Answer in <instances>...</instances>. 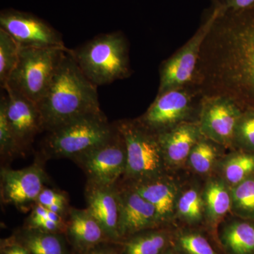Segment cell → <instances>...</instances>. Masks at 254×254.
I'll use <instances>...</instances> for the list:
<instances>
[{
	"instance_id": "9a60e30c",
	"label": "cell",
	"mask_w": 254,
	"mask_h": 254,
	"mask_svg": "<svg viewBox=\"0 0 254 254\" xmlns=\"http://www.w3.org/2000/svg\"><path fill=\"white\" fill-rule=\"evenodd\" d=\"M84 193L86 208L99 222L107 237L112 242H120L118 184L107 185L87 181Z\"/></svg>"
},
{
	"instance_id": "52a82bcc",
	"label": "cell",
	"mask_w": 254,
	"mask_h": 254,
	"mask_svg": "<svg viewBox=\"0 0 254 254\" xmlns=\"http://www.w3.org/2000/svg\"><path fill=\"white\" fill-rule=\"evenodd\" d=\"M72 160L86 174L87 181L116 185L125 175L127 168L126 147L123 136L118 129L109 141Z\"/></svg>"
},
{
	"instance_id": "4dcf8cb0",
	"label": "cell",
	"mask_w": 254,
	"mask_h": 254,
	"mask_svg": "<svg viewBox=\"0 0 254 254\" xmlns=\"http://www.w3.org/2000/svg\"><path fill=\"white\" fill-rule=\"evenodd\" d=\"M212 5L221 11H242L254 8V0H212Z\"/></svg>"
},
{
	"instance_id": "603a6c76",
	"label": "cell",
	"mask_w": 254,
	"mask_h": 254,
	"mask_svg": "<svg viewBox=\"0 0 254 254\" xmlns=\"http://www.w3.org/2000/svg\"><path fill=\"white\" fill-rule=\"evenodd\" d=\"M254 173V155L237 153L230 155L222 164L225 181L232 186L249 178Z\"/></svg>"
},
{
	"instance_id": "f1b7e54d",
	"label": "cell",
	"mask_w": 254,
	"mask_h": 254,
	"mask_svg": "<svg viewBox=\"0 0 254 254\" xmlns=\"http://www.w3.org/2000/svg\"><path fill=\"white\" fill-rule=\"evenodd\" d=\"M235 143L254 150V110L242 113L235 131Z\"/></svg>"
},
{
	"instance_id": "7a4b0ae2",
	"label": "cell",
	"mask_w": 254,
	"mask_h": 254,
	"mask_svg": "<svg viewBox=\"0 0 254 254\" xmlns=\"http://www.w3.org/2000/svg\"><path fill=\"white\" fill-rule=\"evenodd\" d=\"M68 50L64 54L46 94L37 104L45 131L102 113L97 86L83 74Z\"/></svg>"
},
{
	"instance_id": "7402d4cb",
	"label": "cell",
	"mask_w": 254,
	"mask_h": 254,
	"mask_svg": "<svg viewBox=\"0 0 254 254\" xmlns=\"http://www.w3.org/2000/svg\"><path fill=\"white\" fill-rule=\"evenodd\" d=\"M143 232L131 235L124 243L123 254H160L163 252L167 243L166 236L158 231Z\"/></svg>"
},
{
	"instance_id": "836d02e7",
	"label": "cell",
	"mask_w": 254,
	"mask_h": 254,
	"mask_svg": "<svg viewBox=\"0 0 254 254\" xmlns=\"http://www.w3.org/2000/svg\"><path fill=\"white\" fill-rule=\"evenodd\" d=\"M118 242H105L88 250L76 252V254H120L116 244Z\"/></svg>"
},
{
	"instance_id": "30bf717a",
	"label": "cell",
	"mask_w": 254,
	"mask_h": 254,
	"mask_svg": "<svg viewBox=\"0 0 254 254\" xmlns=\"http://www.w3.org/2000/svg\"><path fill=\"white\" fill-rule=\"evenodd\" d=\"M198 96L201 97L190 85L158 93L147 111L137 120L155 133L167 131L187 122L194 98Z\"/></svg>"
},
{
	"instance_id": "f546056e",
	"label": "cell",
	"mask_w": 254,
	"mask_h": 254,
	"mask_svg": "<svg viewBox=\"0 0 254 254\" xmlns=\"http://www.w3.org/2000/svg\"><path fill=\"white\" fill-rule=\"evenodd\" d=\"M180 247L187 254H218L206 239L198 234H187L179 240Z\"/></svg>"
},
{
	"instance_id": "8fae6325",
	"label": "cell",
	"mask_w": 254,
	"mask_h": 254,
	"mask_svg": "<svg viewBox=\"0 0 254 254\" xmlns=\"http://www.w3.org/2000/svg\"><path fill=\"white\" fill-rule=\"evenodd\" d=\"M242 108L233 100L222 96L202 98L199 125L203 136L217 144H234Z\"/></svg>"
},
{
	"instance_id": "e0dca14e",
	"label": "cell",
	"mask_w": 254,
	"mask_h": 254,
	"mask_svg": "<svg viewBox=\"0 0 254 254\" xmlns=\"http://www.w3.org/2000/svg\"><path fill=\"white\" fill-rule=\"evenodd\" d=\"M67 216L65 235L76 252L110 241L99 222L88 209L70 208Z\"/></svg>"
},
{
	"instance_id": "7c38bea8",
	"label": "cell",
	"mask_w": 254,
	"mask_h": 254,
	"mask_svg": "<svg viewBox=\"0 0 254 254\" xmlns=\"http://www.w3.org/2000/svg\"><path fill=\"white\" fill-rule=\"evenodd\" d=\"M1 198L6 204L26 208L36 203L38 195L49 182L41 162L21 170L1 169Z\"/></svg>"
},
{
	"instance_id": "2e32d148",
	"label": "cell",
	"mask_w": 254,
	"mask_h": 254,
	"mask_svg": "<svg viewBox=\"0 0 254 254\" xmlns=\"http://www.w3.org/2000/svg\"><path fill=\"white\" fill-rule=\"evenodd\" d=\"M165 163L180 166L188 160L193 147L203 138L198 123L185 122L157 133Z\"/></svg>"
},
{
	"instance_id": "ffe728a7",
	"label": "cell",
	"mask_w": 254,
	"mask_h": 254,
	"mask_svg": "<svg viewBox=\"0 0 254 254\" xmlns=\"http://www.w3.org/2000/svg\"><path fill=\"white\" fill-rule=\"evenodd\" d=\"M203 199L205 213L213 222L223 218L232 207L231 193L220 180H212L207 184Z\"/></svg>"
},
{
	"instance_id": "cb8c5ba5",
	"label": "cell",
	"mask_w": 254,
	"mask_h": 254,
	"mask_svg": "<svg viewBox=\"0 0 254 254\" xmlns=\"http://www.w3.org/2000/svg\"><path fill=\"white\" fill-rule=\"evenodd\" d=\"M19 50L14 38L0 28V83L3 89L17 63Z\"/></svg>"
},
{
	"instance_id": "d6986e66",
	"label": "cell",
	"mask_w": 254,
	"mask_h": 254,
	"mask_svg": "<svg viewBox=\"0 0 254 254\" xmlns=\"http://www.w3.org/2000/svg\"><path fill=\"white\" fill-rule=\"evenodd\" d=\"M14 237L31 254H70L65 234L25 226Z\"/></svg>"
},
{
	"instance_id": "5b68a950",
	"label": "cell",
	"mask_w": 254,
	"mask_h": 254,
	"mask_svg": "<svg viewBox=\"0 0 254 254\" xmlns=\"http://www.w3.org/2000/svg\"><path fill=\"white\" fill-rule=\"evenodd\" d=\"M115 125L126 147L125 182L138 183L163 176L166 163L157 133L138 120H120Z\"/></svg>"
},
{
	"instance_id": "ac0fdd59",
	"label": "cell",
	"mask_w": 254,
	"mask_h": 254,
	"mask_svg": "<svg viewBox=\"0 0 254 254\" xmlns=\"http://www.w3.org/2000/svg\"><path fill=\"white\" fill-rule=\"evenodd\" d=\"M126 184L155 207L162 222L172 218L178 198L176 189L171 182L162 176L148 181Z\"/></svg>"
},
{
	"instance_id": "4316f807",
	"label": "cell",
	"mask_w": 254,
	"mask_h": 254,
	"mask_svg": "<svg viewBox=\"0 0 254 254\" xmlns=\"http://www.w3.org/2000/svg\"><path fill=\"white\" fill-rule=\"evenodd\" d=\"M6 95H1L0 99V153L1 158H11L22 153L23 150L10 127L6 111Z\"/></svg>"
},
{
	"instance_id": "d4e9b609",
	"label": "cell",
	"mask_w": 254,
	"mask_h": 254,
	"mask_svg": "<svg viewBox=\"0 0 254 254\" xmlns=\"http://www.w3.org/2000/svg\"><path fill=\"white\" fill-rule=\"evenodd\" d=\"M214 143H215L203 136L190 152L188 161L196 173L206 174L213 170L218 155Z\"/></svg>"
},
{
	"instance_id": "6da1fadb",
	"label": "cell",
	"mask_w": 254,
	"mask_h": 254,
	"mask_svg": "<svg viewBox=\"0 0 254 254\" xmlns=\"http://www.w3.org/2000/svg\"><path fill=\"white\" fill-rule=\"evenodd\" d=\"M215 9L190 86L202 98L225 97L254 110V8Z\"/></svg>"
},
{
	"instance_id": "83f0119b",
	"label": "cell",
	"mask_w": 254,
	"mask_h": 254,
	"mask_svg": "<svg viewBox=\"0 0 254 254\" xmlns=\"http://www.w3.org/2000/svg\"><path fill=\"white\" fill-rule=\"evenodd\" d=\"M232 206L245 214L254 213V179L247 178L233 187L231 191Z\"/></svg>"
},
{
	"instance_id": "44dd1931",
	"label": "cell",
	"mask_w": 254,
	"mask_h": 254,
	"mask_svg": "<svg viewBox=\"0 0 254 254\" xmlns=\"http://www.w3.org/2000/svg\"><path fill=\"white\" fill-rule=\"evenodd\" d=\"M225 245L234 254L254 253V225L249 222H234L225 230Z\"/></svg>"
},
{
	"instance_id": "d6a6232c",
	"label": "cell",
	"mask_w": 254,
	"mask_h": 254,
	"mask_svg": "<svg viewBox=\"0 0 254 254\" xmlns=\"http://www.w3.org/2000/svg\"><path fill=\"white\" fill-rule=\"evenodd\" d=\"M0 252L1 254H31L14 236L1 240Z\"/></svg>"
},
{
	"instance_id": "ba28073f",
	"label": "cell",
	"mask_w": 254,
	"mask_h": 254,
	"mask_svg": "<svg viewBox=\"0 0 254 254\" xmlns=\"http://www.w3.org/2000/svg\"><path fill=\"white\" fill-rule=\"evenodd\" d=\"M216 14L211 8L205 21L187 42L173 57L162 64L158 93L189 86L193 80L202 44L208 34Z\"/></svg>"
},
{
	"instance_id": "4fadbf2b",
	"label": "cell",
	"mask_w": 254,
	"mask_h": 254,
	"mask_svg": "<svg viewBox=\"0 0 254 254\" xmlns=\"http://www.w3.org/2000/svg\"><path fill=\"white\" fill-rule=\"evenodd\" d=\"M120 240L162 223L156 209L126 183H118Z\"/></svg>"
},
{
	"instance_id": "3957f363",
	"label": "cell",
	"mask_w": 254,
	"mask_h": 254,
	"mask_svg": "<svg viewBox=\"0 0 254 254\" xmlns=\"http://www.w3.org/2000/svg\"><path fill=\"white\" fill-rule=\"evenodd\" d=\"M78 67L95 86L110 84L131 74L128 44L122 32L103 33L68 50Z\"/></svg>"
},
{
	"instance_id": "8992f818",
	"label": "cell",
	"mask_w": 254,
	"mask_h": 254,
	"mask_svg": "<svg viewBox=\"0 0 254 254\" xmlns=\"http://www.w3.org/2000/svg\"><path fill=\"white\" fill-rule=\"evenodd\" d=\"M68 50L20 47L17 63L4 89L12 90L38 104Z\"/></svg>"
},
{
	"instance_id": "9c48e42d",
	"label": "cell",
	"mask_w": 254,
	"mask_h": 254,
	"mask_svg": "<svg viewBox=\"0 0 254 254\" xmlns=\"http://www.w3.org/2000/svg\"><path fill=\"white\" fill-rule=\"evenodd\" d=\"M0 28L7 32L20 47L68 49L59 32L31 13L13 9L2 10L0 13Z\"/></svg>"
},
{
	"instance_id": "484cf974",
	"label": "cell",
	"mask_w": 254,
	"mask_h": 254,
	"mask_svg": "<svg viewBox=\"0 0 254 254\" xmlns=\"http://www.w3.org/2000/svg\"><path fill=\"white\" fill-rule=\"evenodd\" d=\"M177 210L185 221L190 223L199 222L205 210L203 197L195 189L185 190L177 200Z\"/></svg>"
},
{
	"instance_id": "1f68e13d",
	"label": "cell",
	"mask_w": 254,
	"mask_h": 254,
	"mask_svg": "<svg viewBox=\"0 0 254 254\" xmlns=\"http://www.w3.org/2000/svg\"><path fill=\"white\" fill-rule=\"evenodd\" d=\"M36 203L48 208L55 203H68V198L63 192L45 188L38 195Z\"/></svg>"
},
{
	"instance_id": "277c9868",
	"label": "cell",
	"mask_w": 254,
	"mask_h": 254,
	"mask_svg": "<svg viewBox=\"0 0 254 254\" xmlns=\"http://www.w3.org/2000/svg\"><path fill=\"white\" fill-rule=\"evenodd\" d=\"M118 131L103 112L83 117L58 127L48 134L43 145L47 158H76L111 139Z\"/></svg>"
},
{
	"instance_id": "5bb4252c",
	"label": "cell",
	"mask_w": 254,
	"mask_h": 254,
	"mask_svg": "<svg viewBox=\"0 0 254 254\" xmlns=\"http://www.w3.org/2000/svg\"><path fill=\"white\" fill-rule=\"evenodd\" d=\"M6 95V116L10 127L23 150L35 137L45 131L38 105L12 90L4 89Z\"/></svg>"
}]
</instances>
